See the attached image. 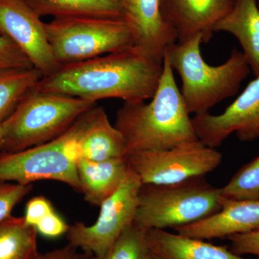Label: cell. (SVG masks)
I'll return each instance as SVG.
<instances>
[{"label":"cell","instance_id":"52a82bcc","mask_svg":"<svg viewBox=\"0 0 259 259\" xmlns=\"http://www.w3.org/2000/svg\"><path fill=\"white\" fill-rule=\"evenodd\" d=\"M48 40L59 64L90 60L134 46L122 18L68 17L45 23Z\"/></svg>","mask_w":259,"mask_h":259},{"label":"cell","instance_id":"f546056e","mask_svg":"<svg viewBox=\"0 0 259 259\" xmlns=\"http://www.w3.org/2000/svg\"><path fill=\"white\" fill-rule=\"evenodd\" d=\"M146 259H161L159 257H158L157 255L154 254L153 252H151V250H149L148 252L147 256H146Z\"/></svg>","mask_w":259,"mask_h":259},{"label":"cell","instance_id":"6da1fadb","mask_svg":"<svg viewBox=\"0 0 259 259\" xmlns=\"http://www.w3.org/2000/svg\"><path fill=\"white\" fill-rule=\"evenodd\" d=\"M163 64L135 46L90 60L61 65L42 77L35 88L95 102L121 99L125 102L151 100L157 90Z\"/></svg>","mask_w":259,"mask_h":259},{"label":"cell","instance_id":"8fae6325","mask_svg":"<svg viewBox=\"0 0 259 259\" xmlns=\"http://www.w3.org/2000/svg\"><path fill=\"white\" fill-rule=\"evenodd\" d=\"M0 35L15 42L44 77L60 67L48 40L45 23L25 0H0Z\"/></svg>","mask_w":259,"mask_h":259},{"label":"cell","instance_id":"5b68a950","mask_svg":"<svg viewBox=\"0 0 259 259\" xmlns=\"http://www.w3.org/2000/svg\"><path fill=\"white\" fill-rule=\"evenodd\" d=\"M93 107L66 132L46 144L17 152L0 153V182L29 185L37 181L54 180L80 192L77 164Z\"/></svg>","mask_w":259,"mask_h":259},{"label":"cell","instance_id":"484cf974","mask_svg":"<svg viewBox=\"0 0 259 259\" xmlns=\"http://www.w3.org/2000/svg\"><path fill=\"white\" fill-rule=\"evenodd\" d=\"M231 250L238 255L251 254L259 257V229L228 237Z\"/></svg>","mask_w":259,"mask_h":259},{"label":"cell","instance_id":"4dcf8cb0","mask_svg":"<svg viewBox=\"0 0 259 259\" xmlns=\"http://www.w3.org/2000/svg\"><path fill=\"white\" fill-rule=\"evenodd\" d=\"M3 124L0 122V147H1L2 143H3Z\"/></svg>","mask_w":259,"mask_h":259},{"label":"cell","instance_id":"ffe728a7","mask_svg":"<svg viewBox=\"0 0 259 259\" xmlns=\"http://www.w3.org/2000/svg\"><path fill=\"white\" fill-rule=\"evenodd\" d=\"M37 232L24 217L10 216L0 222V259H35Z\"/></svg>","mask_w":259,"mask_h":259},{"label":"cell","instance_id":"7c38bea8","mask_svg":"<svg viewBox=\"0 0 259 259\" xmlns=\"http://www.w3.org/2000/svg\"><path fill=\"white\" fill-rule=\"evenodd\" d=\"M121 7L135 47L163 64L167 48L177 42V37L162 15L160 0H121Z\"/></svg>","mask_w":259,"mask_h":259},{"label":"cell","instance_id":"7402d4cb","mask_svg":"<svg viewBox=\"0 0 259 259\" xmlns=\"http://www.w3.org/2000/svg\"><path fill=\"white\" fill-rule=\"evenodd\" d=\"M221 189L223 198L259 201V155L238 170Z\"/></svg>","mask_w":259,"mask_h":259},{"label":"cell","instance_id":"cb8c5ba5","mask_svg":"<svg viewBox=\"0 0 259 259\" xmlns=\"http://www.w3.org/2000/svg\"><path fill=\"white\" fill-rule=\"evenodd\" d=\"M33 189V186L0 182V222L12 216L15 207Z\"/></svg>","mask_w":259,"mask_h":259},{"label":"cell","instance_id":"8992f818","mask_svg":"<svg viewBox=\"0 0 259 259\" xmlns=\"http://www.w3.org/2000/svg\"><path fill=\"white\" fill-rule=\"evenodd\" d=\"M222 199L221 189L204 177L173 185L143 184L134 222L146 230L175 229L217 212Z\"/></svg>","mask_w":259,"mask_h":259},{"label":"cell","instance_id":"2e32d148","mask_svg":"<svg viewBox=\"0 0 259 259\" xmlns=\"http://www.w3.org/2000/svg\"><path fill=\"white\" fill-rule=\"evenodd\" d=\"M127 169L125 157L102 161L81 158L78 162L77 175L80 192L84 200L100 207L118 188Z\"/></svg>","mask_w":259,"mask_h":259},{"label":"cell","instance_id":"f1b7e54d","mask_svg":"<svg viewBox=\"0 0 259 259\" xmlns=\"http://www.w3.org/2000/svg\"><path fill=\"white\" fill-rule=\"evenodd\" d=\"M35 259H95V257L84 252L80 253L76 248L68 244L47 253H39Z\"/></svg>","mask_w":259,"mask_h":259},{"label":"cell","instance_id":"7a4b0ae2","mask_svg":"<svg viewBox=\"0 0 259 259\" xmlns=\"http://www.w3.org/2000/svg\"><path fill=\"white\" fill-rule=\"evenodd\" d=\"M114 125L125 139L126 156L198 141L166 56L161 79L151 102H125L117 112Z\"/></svg>","mask_w":259,"mask_h":259},{"label":"cell","instance_id":"5bb4252c","mask_svg":"<svg viewBox=\"0 0 259 259\" xmlns=\"http://www.w3.org/2000/svg\"><path fill=\"white\" fill-rule=\"evenodd\" d=\"M259 229V201L222 199L221 209L197 222L175 228L179 234L202 240L228 238Z\"/></svg>","mask_w":259,"mask_h":259},{"label":"cell","instance_id":"1f68e13d","mask_svg":"<svg viewBox=\"0 0 259 259\" xmlns=\"http://www.w3.org/2000/svg\"><path fill=\"white\" fill-rule=\"evenodd\" d=\"M255 3H256L257 6H258L259 9V0H255Z\"/></svg>","mask_w":259,"mask_h":259},{"label":"cell","instance_id":"9a60e30c","mask_svg":"<svg viewBox=\"0 0 259 259\" xmlns=\"http://www.w3.org/2000/svg\"><path fill=\"white\" fill-rule=\"evenodd\" d=\"M148 248L161 259H248L226 247L166 230H147Z\"/></svg>","mask_w":259,"mask_h":259},{"label":"cell","instance_id":"277c9868","mask_svg":"<svg viewBox=\"0 0 259 259\" xmlns=\"http://www.w3.org/2000/svg\"><path fill=\"white\" fill-rule=\"evenodd\" d=\"M35 87L2 122L0 153L17 152L46 144L66 132L80 116L97 105L78 97L40 91Z\"/></svg>","mask_w":259,"mask_h":259},{"label":"cell","instance_id":"ba28073f","mask_svg":"<svg viewBox=\"0 0 259 259\" xmlns=\"http://www.w3.org/2000/svg\"><path fill=\"white\" fill-rule=\"evenodd\" d=\"M142 185L128 166L118 188L100 206L96 222L92 226L82 223L69 226L68 244L97 259L104 258L122 232L134 222Z\"/></svg>","mask_w":259,"mask_h":259},{"label":"cell","instance_id":"ac0fdd59","mask_svg":"<svg viewBox=\"0 0 259 259\" xmlns=\"http://www.w3.org/2000/svg\"><path fill=\"white\" fill-rule=\"evenodd\" d=\"M125 156L123 136L112 125L104 108L95 105L81 140V158L102 161Z\"/></svg>","mask_w":259,"mask_h":259},{"label":"cell","instance_id":"d4e9b609","mask_svg":"<svg viewBox=\"0 0 259 259\" xmlns=\"http://www.w3.org/2000/svg\"><path fill=\"white\" fill-rule=\"evenodd\" d=\"M34 68L23 51L9 37L0 35V70Z\"/></svg>","mask_w":259,"mask_h":259},{"label":"cell","instance_id":"603a6c76","mask_svg":"<svg viewBox=\"0 0 259 259\" xmlns=\"http://www.w3.org/2000/svg\"><path fill=\"white\" fill-rule=\"evenodd\" d=\"M146 234L147 230L133 223L101 259H146L150 250Z\"/></svg>","mask_w":259,"mask_h":259},{"label":"cell","instance_id":"d6986e66","mask_svg":"<svg viewBox=\"0 0 259 259\" xmlns=\"http://www.w3.org/2000/svg\"><path fill=\"white\" fill-rule=\"evenodd\" d=\"M39 17L122 18L121 0H25Z\"/></svg>","mask_w":259,"mask_h":259},{"label":"cell","instance_id":"44dd1931","mask_svg":"<svg viewBox=\"0 0 259 259\" xmlns=\"http://www.w3.org/2000/svg\"><path fill=\"white\" fill-rule=\"evenodd\" d=\"M42 77L35 68L0 70V122L13 112L21 99Z\"/></svg>","mask_w":259,"mask_h":259},{"label":"cell","instance_id":"3957f363","mask_svg":"<svg viewBox=\"0 0 259 259\" xmlns=\"http://www.w3.org/2000/svg\"><path fill=\"white\" fill-rule=\"evenodd\" d=\"M202 39L194 37L167 48L166 56L182 79V97L190 114L207 113L214 105L239 91L251 69L243 52L233 49L228 60L210 66L201 54Z\"/></svg>","mask_w":259,"mask_h":259},{"label":"cell","instance_id":"83f0119b","mask_svg":"<svg viewBox=\"0 0 259 259\" xmlns=\"http://www.w3.org/2000/svg\"><path fill=\"white\" fill-rule=\"evenodd\" d=\"M69 227L59 214L54 212L44 218L35 229L42 236L54 238L67 233Z\"/></svg>","mask_w":259,"mask_h":259},{"label":"cell","instance_id":"4fadbf2b","mask_svg":"<svg viewBox=\"0 0 259 259\" xmlns=\"http://www.w3.org/2000/svg\"><path fill=\"white\" fill-rule=\"evenodd\" d=\"M236 0H160L163 18L176 32L177 42L200 36L207 44L216 24L233 9Z\"/></svg>","mask_w":259,"mask_h":259},{"label":"cell","instance_id":"30bf717a","mask_svg":"<svg viewBox=\"0 0 259 259\" xmlns=\"http://www.w3.org/2000/svg\"><path fill=\"white\" fill-rule=\"evenodd\" d=\"M192 121L199 141L210 148L219 147L234 133L242 141L259 139V76L222 113L194 115Z\"/></svg>","mask_w":259,"mask_h":259},{"label":"cell","instance_id":"e0dca14e","mask_svg":"<svg viewBox=\"0 0 259 259\" xmlns=\"http://www.w3.org/2000/svg\"><path fill=\"white\" fill-rule=\"evenodd\" d=\"M214 32H226L241 44L254 74L259 76V9L255 0H236L231 11L216 24Z\"/></svg>","mask_w":259,"mask_h":259},{"label":"cell","instance_id":"9c48e42d","mask_svg":"<svg viewBox=\"0 0 259 259\" xmlns=\"http://www.w3.org/2000/svg\"><path fill=\"white\" fill-rule=\"evenodd\" d=\"M125 158L142 184L163 185L204 177L220 166L223 156L198 140L167 149L130 153Z\"/></svg>","mask_w":259,"mask_h":259},{"label":"cell","instance_id":"4316f807","mask_svg":"<svg viewBox=\"0 0 259 259\" xmlns=\"http://www.w3.org/2000/svg\"><path fill=\"white\" fill-rule=\"evenodd\" d=\"M54 212V207L50 201L45 197L38 196L28 201L23 217L27 225L35 228L44 218Z\"/></svg>","mask_w":259,"mask_h":259}]
</instances>
